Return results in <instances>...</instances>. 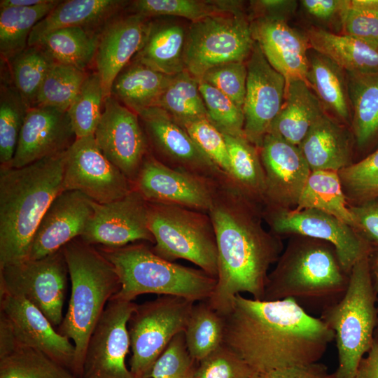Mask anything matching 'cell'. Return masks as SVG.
I'll return each mask as SVG.
<instances>
[{
	"instance_id": "21",
	"label": "cell",
	"mask_w": 378,
	"mask_h": 378,
	"mask_svg": "<svg viewBox=\"0 0 378 378\" xmlns=\"http://www.w3.org/2000/svg\"><path fill=\"white\" fill-rule=\"evenodd\" d=\"M0 319L7 324L18 341L42 351L73 371V342L59 334L46 316L27 300L0 292Z\"/></svg>"
},
{
	"instance_id": "18",
	"label": "cell",
	"mask_w": 378,
	"mask_h": 378,
	"mask_svg": "<svg viewBox=\"0 0 378 378\" xmlns=\"http://www.w3.org/2000/svg\"><path fill=\"white\" fill-rule=\"evenodd\" d=\"M246 64L244 132L245 138L258 148L281 108L286 82L270 64L255 41Z\"/></svg>"
},
{
	"instance_id": "5",
	"label": "cell",
	"mask_w": 378,
	"mask_h": 378,
	"mask_svg": "<svg viewBox=\"0 0 378 378\" xmlns=\"http://www.w3.org/2000/svg\"><path fill=\"white\" fill-rule=\"evenodd\" d=\"M97 248L118 274L120 288L114 299L132 302L140 295L155 293L196 302L208 300L216 285V279L202 270L164 260L143 244Z\"/></svg>"
},
{
	"instance_id": "10",
	"label": "cell",
	"mask_w": 378,
	"mask_h": 378,
	"mask_svg": "<svg viewBox=\"0 0 378 378\" xmlns=\"http://www.w3.org/2000/svg\"><path fill=\"white\" fill-rule=\"evenodd\" d=\"M195 303L181 297L160 295L136 305L128 321L130 370L134 378H149L172 340L184 332Z\"/></svg>"
},
{
	"instance_id": "57",
	"label": "cell",
	"mask_w": 378,
	"mask_h": 378,
	"mask_svg": "<svg viewBox=\"0 0 378 378\" xmlns=\"http://www.w3.org/2000/svg\"><path fill=\"white\" fill-rule=\"evenodd\" d=\"M354 378H378V341L362 359Z\"/></svg>"
},
{
	"instance_id": "41",
	"label": "cell",
	"mask_w": 378,
	"mask_h": 378,
	"mask_svg": "<svg viewBox=\"0 0 378 378\" xmlns=\"http://www.w3.org/2000/svg\"><path fill=\"white\" fill-rule=\"evenodd\" d=\"M157 106L168 112L181 125L207 118L199 80L186 70L171 76Z\"/></svg>"
},
{
	"instance_id": "53",
	"label": "cell",
	"mask_w": 378,
	"mask_h": 378,
	"mask_svg": "<svg viewBox=\"0 0 378 378\" xmlns=\"http://www.w3.org/2000/svg\"><path fill=\"white\" fill-rule=\"evenodd\" d=\"M355 229L369 242L378 247V198L349 205Z\"/></svg>"
},
{
	"instance_id": "25",
	"label": "cell",
	"mask_w": 378,
	"mask_h": 378,
	"mask_svg": "<svg viewBox=\"0 0 378 378\" xmlns=\"http://www.w3.org/2000/svg\"><path fill=\"white\" fill-rule=\"evenodd\" d=\"M251 29L266 59L286 82L302 80L309 85L308 53L311 47L306 34L290 27L286 20L265 16L253 20Z\"/></svg>"
},
{
	"instance_id": "26",
	"label": "cell",
	"mask_w": 378,
	"mask_h": 378,
	"mask_svg": "<svg viewBox=\"0 0 378 378\" xmlns=\"http://www.w3.org/2000/svg\"><path fill=\"white\" fill-rule=\"evenodd\" d=\"M130 1L122 0L61 1L31 30L28 46L46 34L67 27H82L99 32L110 19L125 10Z\"/></svg>"
},
{
	"instance_id": "4",
	"label": "cell",
	"mask_w": 378,
	"mask_h": 378,
	"mask_svg": "<svg viewBox=\"0 0 378 378\" xmlns=\"http://www.w3.org/2000/svg\"><path fill=\"white\" fill-rule=\"evenodd\" d=\"M71 281L68 309L57 331L75 347L73 374L82 378L89 339L120 284L113 265L93 245L80 238L63 248Z\"/></svg>"
},
{
	"instance_id": "14",
	"label": "cell",
	"mask_w": 378,
	"mask_h": 378,
	"mask_svg": "<svg viewBox=\"0 0 378 378\" xmlns=\"http://www.w3.org/2000/svg\"><path fill=\"white\" fill-rule=\"evenodd\" d=\"M136 304L111 298L89 339L82 378H134L125 364L128 321Z\"/></svg>"
},
{
	"instance_id": "59",
	"label": "cell",
	"mask_w": 378,
	"mask_h": 378,
	"mask_svg": "<svg viewBox=\"0 0 378 378\" xmlns=\"http://www.w3.org/2000/svg\"><path fill=\"white\" fill-rule=\"evenodd\" d=\"M370 267L374 290L378 296V250L373 254L370 260Z\"/></svg>"
},
{
	"instance_id": "16",
	"label": "cell",
	"mask_w": 378,
	"mask_h": 378,
	"mask_svg": "<svg viewBox=\"0 0 378 378\" xmlns=\"http://www.w3.org/2000/svg\"><path fill=\"white\" fill-rule=\"evenodd\" d=\"M93 212L79 237L90 245L120 248L139 241L155 244L148 228V202L135 189L106 204L92 201Z\"/></svg>"
},
{
	"instance_id": "35",
	"label": "cell",
	"mask_w": 378,
	"mask_h": 378,
	"mask_svg": "<svg viewBox=\"0 0 378 378\" xmlns=\"http://www.w3.org/2000/svg\"><path fill=\"white\" fill-rule=\"evenodd\" d=\"M295 210L316 209L329 214L355 228L338 172H312L299 197Z\"/></svg>"
},
{
	"instance_id": "40",
	"label": "cell",
	"mask_w": 378,
	"mask_h": 378,
	"mask_svg": "<svg viewBox=\"0 0 378 378\" xmlns=\"http://www.w3.org/2000/svg\"><path fill=\"white\" fill-rule=\"evenodd\" d=\"M225 326V316L207 300L194 304L183 332L187 349L197 362L223 344Z\"/></svg>"
},
{
	"instance_id": "50",
	"label": "cell",
	"mask_w": 378,
	"mask_h": 378,
	"mask_svg": "<svg viewBox=\"0 0 378 378\" xmlns=\"http://www.w3.org/2000/svg\"><path fill=\"white\" fill-rule=\"evenodd\" d=\"M259 376L225 344L200 360L194 378H257Z\"/></svg>"
},
{
	"instance_id": "58",
	"label": "cell",
	"mask_w": 378,
	"mask_h": 378,
	"mask_svg": "<svg viewBox=\"0 0 378 378\" xmlns=\"http://www.w3.org/2000/svg\"><path fill=\"white\" fill-rule=\"evenodd\" d=\"M48 0H1L0 8L31 7L46 2Z\"/></svg>"
},
{
	"instance_id": "34",
	"label": "cell",
	"mask_w": 378,
	"mask_h": 378,
	"mask_svg": "<svg viewBox=\"0 0 378 378\" xmlns=\"http://www.w3.org/2000/svg\"><path fill=\"white\" fill-rule=\"evenodd\" d=\"M346 76L351 125L356 144L363 147L378 134V73Z\"/></svg>"
},
{
	"instance_id": "42",
	"label": "cell",
	"mask_w": 378,
	"mask_h": 378,
	"mask_svg": "<svg viewBox=\"0 0 378 378\" xmlns=\"http://www.w3.org/2000/svg\"><path fill=\"white\" fill-rule=\"evenodd\" d=\"M8 62L14 86L27 107L34 106L39 89L56 62L38 45L27 46Z\"/></svg>"
},
{
	"instance_id": "33",
	"label": "cell",
	"mask_w": 378,
	"mask_h": 378,
	"mask_svg": "<svg viewBox=\"0 0 378 378\" xmlns=\"http://www.w3.org/2000/svg\"><path fill=\"white\" fill-rule=\"evenodd\" d=\"M170 78L133 59L113 80L110 96L136 113L158 106Z\"/></svg>"
},
{
	"instance_id": "12",
	"label": "cell",
	"mask_w": 378,
	"mask_h": 378,
	"mask_svg": "<svg viewBox=\"0 0 378 378\" xmlns=\"http://www.w3.org/2000/svg\"><path fill=\"white\" fill-rule=\"evenodd\" d=\"M63 191H78L106 204L134 189V184L112 164L98 146L94 135L76 138L64 153Z\"/></svg>"
},
{
	"instance_id": "43",
	"label": "cell",
	"mask_w": 378,
	"mask_h": 378,
	"mask_svg": "<svg viewBox=\"0 0 378 378\" xmlns=\"http://www.w3.org/2000/svg\"><path fill=\"white\" fill-rule=\"evenodd\" d=\"M104 94L99 74H87L67 111L76 138L93 135L102 118Z\"/></svg>"
},
{
	"instance_id": "24",
	"label": "cell",
	"mask_w": 378,
	"mask_h": 378,
	"mask_svg": "<svg viewBox=\"0 0 378 378\" xmlns=\"http://www.w3.org/2000/svg\"><path fill=\"white\" fill-rule=\"evenodd\" d=\"M93 212L92 200L78 191H62L52 202L33 237L27 259L36 260L79 238Z\"/></svg>"
},
{
	"instance_id": "39",
	"label": "cell",
	"mask_w": 378,
	"mask_h": 378,
	"mask_svg": "<svg viewBox=\"0 0 378 378\" xmlns=\"http://www.w3.org/2000/svg\"><path fill=\"white\" fill-rule=\"evenodd\" d=\"M223 136L230 158V178L246 194L264 202L265 178L258 148L245 137Z\"/></svg>"
},
{
	"instance_id": "44",
	"label": "cell",
	"mask_w": 378,
	"mask_h": 378,
	"mask_svg": "<svg viewBox=\"0 0 378 378\" xmlns=\"http://www.w3.org/2000/svg\"><path fill=\"white\" fill-rule=\"evenodd\" d=\"M28 108L14 85L1 80L0 91L1 165H9L13 158Z\"/></svg>"
},
{
	"instance_id": "36",
	"label": "cell",
	"mask_w": 378,
	"mask_h": 378,
	"mask_svg": "<svg viewBox=\"0 0 378 378\" xmlns=\"http://www.w3.org/2000/svg\"><path fill=\"white\" fill-rule=\"evenodd\" d=\"M99 32L78 27L63 28L46 34L35 45L56 63L85 71L94 59Z\"/></svg>"
},
{
	"instance_id": "1",
	"label": "cell",
	"mask_w": 378,
	"mask_h": 378,
	"mask_svg": "<svg viewBox=\"0 0 378 378\" xmlns=\"http://www.w3.org/2000/svg\"><path fill=\"white\" fill-rule=\"evenodd\" d=\"M225 316L223 344L258 374L318 362L334 332L294 298L265 301L237 294Z\"/></svg>"
},
{
	"instance_id": "28",
	"label": "cell",
	"mask_w": 378,
	"mask_h": 378,
	"mask_svg": "<svg viewBox=\"0 0 378 378\" xmlns=\"http://www.w3.org/2000/svg\"><path fill=\"white\" fill-rule=\"evenodd\" d=\"M310 47L347 74L378 73V46L344 34L311 27L306 34Z\"/></svg>"
},
{
	"instance_id": "8",
	"label": "cell",
	"mask_w": 378,
	"mask_h": 378,
	"mask_svg": "<svg viewBox=\"0 0 378 378\" xmlns=\"http://www.w3.org/2000/svg\"><path fill=\"white\" fill-rule=\"evenodd\" d=\"M148 204L154 253L170 262L188 260L216 279L218 247L208 214L174 204Z\"/></svg>"
},
{
	"instance_id": "56",
	"label": "cell",
	"mask_w": 378,
	"mask_h": 378,
	"mask_svg": "<svg viewBox=\"0 0 378 378\" xmlns=\"http://www.w3.org/2000/svg\"><path fill=\"white\" fill-rule=\"evenodd\" d=\"M253 9L260 15L258 17L265 16L286 20L294 13L296 9L295 1L284 0H260L252 1Z\"/></svg>"
},
{
	"instance_id": "7",
	"label": "cell",
	"mask_w": 378,
	"mask_h": 378,
	"mask_svg": "<svg viewBox=\"0 0 378 378\" xmlns=\"http://www.w3.org/2000/svg\"><path fill=\"white\" fill-rule=\"evenodd\" d=\"M370 257L364 256L355 263L345 292L321 318L333 331L336 341L338 366L332 374L333 378H354L374 342L378 312Z\"/></svg>"
},
{
	"instance_id": "55",
	"label": "cell",
	"mask_w": 378,
	"mask_h": 378,
	"mask_svg": "<svg viewBox=\"0 0 378 378\" xmlns=\"http://www.w3.org/2000/svg\"><path fill=\"white\" fill-rule=\"evenodd\" d=\"M348 0H302L305 11L314 18L329 20L339 16L347 4Z\"/></svg>"
},
{
	"instance_id": "51",
	"label": "cell",
	"mask_w": 378,
	"mask_h": 378,
	"mask_svg": "<svg viewBox=\"0 0 378 378\" xmlns=\"http://www.w3.org/2000/svg\"><path fill=\"white\" fill-rule=\"evenodd\" d=\"M197 363L187 349L182 332L172 340L158 358L149 378H194Z\"/></svg>"
},
{
	"instance_id": "49",
	"label": "cell",
	"mask_w": 378,
	"mask_h": 378,
	"mask_svg": "<svg viewBox=\"0 0 378 378\" xmlns=\"http://www.w3.org/2000/svg\"><path fill=\"white\" fill-rule=\"evenodd\" d=\"M181 126L207 158L230 178V158L223 134L207 118H199Z\"/></svg>"
},
{
	"instance_id": "31",
	"label": "cell",
	"mask_w": 378,
	"mask_h": 378,
	"mask_svg": "<svg viewBox=\"0 0 378 378\" xmlns=\"http://www.w3.org/2000/svg\"><path fill=\"white\" fill-rule=\"evenodd\" d=\"M307 80L325 111L339 122L351 124L346 73L331 59L310 48Z\"/></svg>"
},
{
	"instance_id": "2",
	"label": "cell",
	"mask_w": 378,
	"mask_h": 378,
	"mask_svg": "<svg viewBox=\"0 0 378 378\" xmlns=\"http://www.w3.org/2000/svg\"><path fill=\"white\" fill-rule=\"evenodd\" d=\"M258 202L227 176L216 184L207 214L216 238L218 274L206 300L223 316L230 312L237 294L246 293L262 300L268 270L282 250L279 238L262 227Z\"/></svg>"
},
{
	"instance_id": "6",
	"label": "cell",
	"mask_w": 378,
	"mask_h": 378,
	"mask_svg": "<svg viewBox=\"0 0 378 378\" xmlns=\"http://www.w3.org/2000/svg\"><path fill=\"white\" fill-rule=\"evenodd\" d=\"M267 276L262 300L321 299L342 295L349 275L335 248L325 241L302 237L290 241Z\"/></svg>"
},
{
	"instance_id": "20",
	"label": "cell",
	"mask_w": 378,
	"mask_h": 378,
	"mask_svg": "<svg viewBox=\"0 0 378 378\" xmlns=\"http://www.w3.org/2000/svg\"><path fill=\"white\" fill-rule=\"evenodd\" d=\"M258 150L265 178L264 202L271 209H295L312 172L299 147L269 132Z\"/></svg>"
},
{
	"instance_id": "15",
	"label": "cell",
	"mask_w": 378,
	"mask_h": 378,
	"mask_svg": "<svg viewBox=\"0 0 378 378\" xmlns=\"http://www.w3.org/2000/svg\"><path fill=\"white\" fill-rule=\"evenodd\" d=\"M139 117L111 96L104 99L94 134L106 158L134 184L148 153V139Z\"/></svg>"
},
{
	"instance_id": "38",
	"label": "cell",
	"mask_w": 378,
	"mask_h": 378,
	"mask_svg": "<svg viewBox=\"0 0 378 378\" xmlns=\"http://www.w3.org/2000/svg\"><path fill=\"white\" fill-rule=\"evenodd\" d=\"M237 1L211 0H136L130 1L125 10L130 13L153 18L174 16L190 20L241 11Z\"/></svg>"
},
{
	"instance_id": "47",
	"label": "cell",
	"mask_w": 378,
	"mask_h": 378,
	"mask_svg": "<svg viewBox=\"0 0 378 378\" xmlns=\"http://www.w3.org/2000/svg\"><path fill=\"white\" fill-rule=\"evenodd\" d=\"M338 174L346 197L357 204L378 198V148Z\"/></svg>"
},
{
	"instance_id": "54",
	"label": "cell",
	"mask_w": 378,
	"mask_h": 378,
	"mask_svg": "<svg viewBox=\"0 0 378 378\" xmlns=\"http://www.w3.org/2000/svg\"><path fill=\"white\" fill-rule=\"evenodd\" d=\"M259 378H333V377L328 373L325 365L316 362L272 370L259 374Z\"/></svg>"
},
{
	"instance_id": "60",
	"label": "cell",
	"mask_w": 378,
	"mask_h": 378,
	"mask_svg": "<svg viewBox=\"0 0 378 378\" xmlns=\"http://www.w3.org/2000/svg\"><path fill=\"white\" fill-rule=\"evenodd\" d=\"M257 378H259V376Z\"/></svg>"
},
{
	"instance_id": "29",
	"label": "cell",
	"mask_w": 378,
	"mask_h": 378,
	"mask_svg": "<svg viewBox=\"0 0 378 378\" xmlns=\"http://www.w3.org/2000/svg\"><path fill=\"white\" fill-rule=\"evenodd\" d=\"M325 113L307 83L302 80H290L286 82L281 108L269 132L298 146L313 124Z\"/></svg>"
},
{
	"instance_id": "23",
	"label": "cell",
	"mask_w": 378,
	"mask_h": 378,
	"mask_svg": "<svg viewBox=\"0 0 378 378\" xmlns=\"http://www.w3.org/2000/svg\"><path fill=\"white\" fill-rule=\"evenodd\" d=\"M76 139L67 111L49 106L31 107L8 167L20 168L63 153Z\"/></svg>"
},
{
	"instance_id": "17",
	"label": "cell",
	"mask_w": 378,
	"mask_h": 378,
	"mask_svg": "<svg viewBox=\"0 0 378 378\" xmlns=\"http://www.w3.org/2000/svg\"><path fill=\"white\" fill-rule=\"evenodd\" d=\"M220 179H207L171 168L148 153L134 188L148 202L174 204L207 213Z\"/></svg>"
},
{
	"instance_id": "22",
	"label": "cell",
	"mask_w": 378,
	"mask_h": 378,
	"mask_svg": "<svg viewBox=\"0 0 378 378\" xmlns=\"http://www.w3.org/2000/svg\"><path fill=\"white\" fill-rule=\"evenodd\" d=\"M150 21L151 18L132 13H119L100 29L94 62L105 98L110 96L118 74L143 47Z\"/></svg>"
},
{
	"instance_id": "13",
	"label": "cell",
	"mask_w": 378,
	"mask_h": 378,
	"mask_svg": "<svg viewBox=\"0 0 378 378\" xmlns=\"http://www.w3.org/2000/svg\"><path fill=\"white\" fill-rule=\"evenodd\" d=\"M266 216L276 235L294 234L332 245L343 270L349 275L357 261L371 253L370 243L354 227L326 212L271 209Z\"/></svg>"
},
{
	"instance_id": "9",
	"label": "cell",
	"mask_w": 378,
	"mask_h": 378,
	"mask_svg": "<svg viewBox=\"0 0 378 378\" xmlns=\"http://www.w3.org/2000/svg\"><path fill=\"white\" fill-rule=\"evenodd\" d=\"M254 43L251 22L242 11L191 22L184 48L185 70L200 80L206 71L214 66L246 62Z\"/></svg>"
},
{
	"instance_id": "27",
	"label": "cell",
	"mask_w": 378,
	"mask_h": 378,
	"mask_svg": "<svg viewBox=\"0 0 378 378\" xmlns=\"http://www.w3.org/2000/svg\"><path fill=\"white\" fill-rule=\"evenodd\" d=\"M298 147L312 172H339L351 164L350 134L327 113L316 120Z\"/></svg>"
},
{
	"instance_id": "37",
	"label": "cell",
	"mask_w": 378,
	"mask_h": 378,
	"mask_svg": "<svg viewBox=\"0 0 378 378\" xmlns=\"http://www.w3.org/2000/svg\"><path fill=\"white\" fill-rule=\"evenodd\" d=\"M61 1L48 0L31 6L0 8V53L8 62L28 46L30 33Z\"/></svg>"
},
{
	"instance_id": "45",
	"label": "cell",
	"mask_w": 378,
	"mask_h": 378,
	"mask_svg": "<svg viewBox=\"0 0 378 378\" xmlns=\"http://www.w3.org/2000/svg\"><path fill=\"white\" fill-rule=\"evenodd\" d=\"M87 76L85 71L55 63L43 80L36 106L67 111Z\"/></svg>"
},
{
	"instance_id": "11",
	"label": "cell",
	"mask_w": 378,
	"mask_h": 378,
	"mask_svg": "<svg viewBox=\"0 0 378 378\" xmlns=\"http://www.w3.org/2000/svg\"><path fill=\"white\" fill-rule=\"evenodd\" d=\"M69 274L63 248L40 259H26L0 268V292L20 296L59 326Z\"/></svg>"
},
{
	"instance_id": "30",
	"label": "cell",
	"mask_w": 378,
	"mask_h": 378,
	"mask_svg": "<svg viewBox=\"0 0 378 378\" xmlns=\"http://www.w3.org/2000/svg\"><path fill=\"white\" fill-rule=\"evenodd\" d=\"M0 378H77L42 351L18 341L0 319Z\"/></svg>"
},
{
	"instance_id": "3",
	"label": "cell",
	"mask_w": 378,
	"mask_h": 378,
	"mask_svg": "<svg viewBox=\"0 0 378 378\" xmlns=\"http://www.w3.org/2000/svg\"><path fill=\"white\" fill-rule=\"evenodd\" d=\"M64 153L20 168L0 166V268L27 259L41 218L63 191Z\"/></svg>"
},
{
	"instance_id": "48",
	"label": "cell",
	"mask_w": 378,
	"mask_h": 378,
	"mask_svg": "<svg viewBox=\"0 0 378 378\" xmlns=\"http://www.w3.org/2000/svg\"><path fill=\"white\" fill-rule=\"evenodd\" d=\"M340 19L342 34L378 46V0H348Z\"/></svg>"
},
{
	"instance_id": "19",
	"label": "cell",
	"mask_w": 378,
	"mask_h": 378,
	"mask_svg": "<svg viewBox=\"0 0 378 378\" xmlns=\"http://www.w3.org/2000/svg\"><path fill=\"white\" fill-rule=\"evenodd\" d=\"M136 113L144 123L146 136L156 151L166 160V165L211 180H218L226 175L165 110L152 106L141 109Z\"/></svg>"
},
{
	"instance_id": "32",
	"label": "cell",
	"mask_w": 378,
	"mask_h": 378,
	"mask_svg": "<svg viewBox=\"0 0 378 378\" xmlns=\"http://www.w3.org/2000/svg\"><path fill=\"white\" fill-rule=\"evenodd\" d=\"M186 33L179 23L151 20L146 41L133 59L168 76L182 72Z\"/></svg>"
},
{
	"instance_id": "52",
	"label": "cell",
	"mask_w": 378,
	"mask_h": 378,
	"mask_svg": "<svg viewBox=\"0 0 378 378\" xmlns=\"http://www.w3.org/2000/svg\"><path fill=\"white\" fill-rule=\"evenodd\" d=\"M246 79V62H234L209 69L200 80L212 85L243 109Z\"/></svg>"
},
{
	"instance_id": "46",
	"label": "cell",
	"mask_w": 378,
	"mask_h": 378,
	"mask_svg": "<svg viewBox=\"0 0 378 378\" xmlns=\"http://www.w3.org/2000/svg\"><path fill=\"white\" fill-rule=\"evenodd\" d=\"M209 120L223 134L245 137L243 109L212 85L200 80Z\"/></svg>"
}]
</instances>
